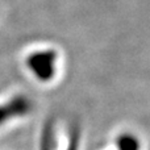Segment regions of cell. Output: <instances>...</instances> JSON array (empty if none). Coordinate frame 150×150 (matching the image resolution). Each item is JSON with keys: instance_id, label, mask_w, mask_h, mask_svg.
<instances>
[{"instance_id": "cell-1", "label": "cell", "mask_w": 150, "mask_h": 150, "mask_svg": "<svg viewBox=\"0 0 150 150\" xmlns=\"http://www.w3.org/2000/svg\"><path fill=\"white\" fill-rule=\"evenodd\" d=\"M55 61L57 53L54 50H40L26 58V66L38 80L49 82L55 74Z\"/></svg>"}, {"instance_id": "cell-2", "label": "cell", "mask_w": 150, "mask_h": 150, "mask_svg": "<svg viewBox=\"0 0 150 150\" xmlns=\"http://www.w3.org/2000/svg\"><path fill=\"white\" fill-rule=\"evenodd\" d=\"M32 109V103L26 96L18 95L11 99L8 103L0 105V125L7 122L8 120L29 113Z\"/></svg>"}, {"instance_id": "cell-3", "label": "cell", "mask_w": 150, "mask_h": 150, "mask_svg": "<svg viewBox=\"0 0 150 150\" xmlns=\"http://www.w3.org/2000/svg\"><path fill=\"white\" fill-rule=\"evenodd\" d=\"M41 150H55V137H54V128L52 121H49L44 127L41 138Z\"/></svg>"}, {"instance_id": "cell-4", "label": "cell", "mask_w": 150, "mask_h": 150, "mask_svg": "<svg viewBox=\"0 0 150 150\" xmlns=\"http://www.w3.org/2000/svg\"><path fill=\"white\" fill-rule=\"evenodd\" d=\"M117 150H140V142L133 134L124 133L116 140Z\"/></svg>"}, {"instance_id": "cell-5", "label": "cell", "mask_w": 150, "mask_h": 150, "mask_svg": "<svg viewBox=\"0 0 150 150\" xmlns=\"http://www.w3.org/2000/svg\"><path fill=\"white\" fill-rule=\"evenodd\" d=\"M79 140H80V129L78 125H74L70 133L67 150H78V148H79Z\"/></svg>"}]
</instances>
